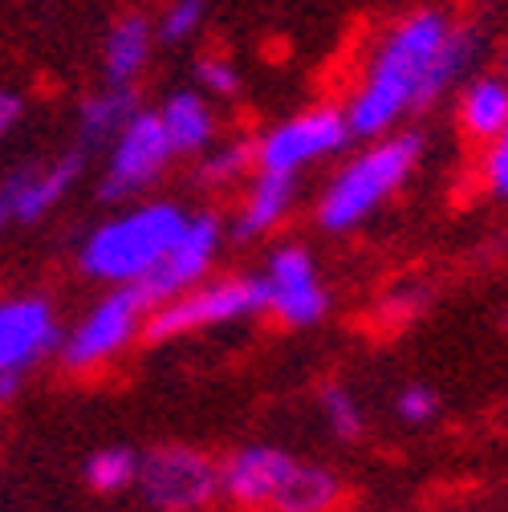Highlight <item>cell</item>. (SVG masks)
<instances>
[{
  "label": "cell",
  "instance_id": "1",
  "mask_svg": "<svg viewBox=\"0 0 508 512\" xmlns=\"http://www.w3.org/2000/svg\"><path fill=\"white\" fill-rule=\"evenodd\" d=\"M476 37L456 29L439 9H419L403 17L366 61L358 78L346 122L354 139H383L407 114L427 110L439 94H448L472 66Z\"/></svg>",
  "mask_w": 508,
  "mask_h": 512
},
{
  "label": "cell",
  "instance_id": "2",
  "mask_svg": "<svg viewBox=\"0 0 508 512\" xmlns=\"http://www.w3.org/2000/svg\"><path fill=\"white\" fill-rule=\"evenodd\" d=\"M187 220L179 204H143L98 224L82 244V273L114 289L147 281L179 244Z\"/></svg>",
  "mask_w": 508,
  "mask_h": 512
},
{
  "label": "cell",
  "instance_id": "3",
  "mask_svg": "<svg viewBox=\"0 0 508 512\" xmlns=\"http://www.w3.org/2000/svg\"><path fill=\"white\" fill-rule=\"evenodd\" d=\"M419 155H423V139L415 131H391L374 139L366 151L346 159L338 175L326 183L322 200H317V224L326 232L362 228L411 179Z\"/></svg>",
  "mask_w": 508,
  "mask_h": 512
},
{
  "label": "cell",
  "instance_id": "4",
  "mask_svg": "<svg viewBox=\"0 0 508 512\" xmlns=\"http://www.w3.org/2000/svg\"><path fill=\"white\" fill-rule=\"evenodd\" d=\"M257 313H265L261 277H220V281H204L196 289L163 301L159 309H151L143 338L147 342H175V338L200 334V330L248 322V317H257Z\"/></svg>",
  "mask_w": 508,
  "mask_h": 512
},
{
  "label": "cell",
  "instance_id": "5",
  "mask_svg": "<svg viewBox=\"0 0 508 512\" xmlns=\"http://www.w3.org/2000/svg\"><path fill=\"white\" fill-rule=\"evenodd\" d=\"M147 317H151V305L135 285L110 289L98 305H90V313L82 317V322L61 338L57 354L70 370L90 374V370L114 362L122 350H131V342L147 326Z\"/></svg>",
  "mask_w": 508,
  "mask_h": 512
},
{
  "label": "cell",
  "instance_id": "6",
  "mask_svg": "<svg viewBox=\"0 0 508 512\" xmlns=\"http://www.w3.org/2000/svg\"><path fill=\"white\" fill-rule=\"evenodd\" d=\"M135 484L155 512H208L220 496V464L196 447H155L139 460Z\"/></svg>",
  "mask_w": 508,
  "mask_h": 512
},
{
  "label": "cell",
  "instance_id": "7",
  "mask_svg": "<svg viewBox=\"0 0 508 512\" xmlns=\"http://www.w3.org/2000/svg\"><path fill=\"white\" fill-rule=\"evenodd\" d=\"M350 139H354V131L346 122V110H334V106L301 110V114L277 122L257 143V167L281 171V175H301L305 167L346 151Z\"/></svg>",
  "mask_w": 508,
  "mask_h": 512
},
{
  "label": "cell",
  "instance_id": "8",
  "mask_svg": "<svg viewBox=\"0 0 508 512\" xmlns=\"http://www.w3.org/2000/svg\"><path fill=\"white\" fill-rule=\"evenodd\" d=\"M171 155L175 151H171V143L163 135L159 114L139 110L114 135V147H110V159H106V171H102V191H98V196L106 204L139 196V191H147L167 171Z\"/></svg>",
  "mask_w": 508,
  "mask_h": 512
},
{
  "label": "cell",
  "instance_id": "9",
  "mask_svg": "<svg viewBox=\"0 0 508 512\" xmlns=\"http://www.w3.org/2000/svg\"><path fill=\"white\" fill-rule=\"evenodd\" d=\"M261 285H265V313H273L281 326L309 330L330 313V293L322 277H317L309 248L301 244H281L269 252Z\"/></svg>",
  "mask_w": 508,
  "mask_h": 512
},
{
  "label": "cell",
  "instance_id": "10",
  "mask_svg": "<svg viewBox=\"0 0 508 512\" xmlns=\"http://www.w3.org/2000/svg\"><path fill=\"white\" fill-rule=\"evenodd\" d=\"M220 240H224V224L212 212L192 216V220H187V228H183V236H179V244L167 252V261L147 281H139L135 289L147 297L151 309H159L163 301L204 285L208 269L216 261V252H220Z\"/></svg>",
  "mask_w": 508,
  "mask_h": 512
},
{
  "label": "cell",
  "instance_id": "11",
  "mask_svg": "<svg viewBox=\"0 0 508 512\" xmlns=\"http://www.w3.org/2000/svg\"><path fill=\"white\" fill-rule=\"evenodd\" d=\"M53 350H61V326L45 297L0 301V378H21Z\"/></svg>",
  "mask_w": 508,
  "mask_h": 512
},
{
  "label": "cell",
  "instance_id": "12",
  "mask_svg": "<svg viewBox=\"0 0 508 512\" xmlns=\"http://www.w3.org/2000/svg\"><path fill=\"white\" fill-rule=\"evenodd\" d=\"M82 175V155H61L53 163L21 167L0 183V228L45 220Z\"/></svg>",
  "mask_w": 508,
  "mask_h": 512
},
{
  "label": "cell",
  "instance_id": "13",
  "mask_svg": "<svg viewBox=\"0 0 508 512\" xmlns=\"http://www.w3.org/2000/svg\"><path fill=\"white\" fill-rule=\"evenodd\" d=\"M301 460L273 443H248L220 464V492L240 508H273Z\"/></svg>",
  "mask_w": 508,
  "mask_h": 512
},
{
  "label": "cell",
  "instance_id": "14",
  "mask_svg": "<svg viewBox=\"0 0 508 512\" xmlns=\"http://www.w3.org/2000/svg\"><path fill=\"white\" fill-rule=\"evenodd\" d=\"M297 200V175H281V171H261L252 175V187L240 204V216L232 220V236L236 240H261L265 232H273Z\"/></svg>",
  "mask_w": 508,
  "mask_h": 512
},
{
  "label": "cell",
  "instance_id": "15",
  "mask_svg": "<svg viewBox=\"0 0 508 512\" xmlns=\"http://www.w3.org/2000/svg\"><path fill=\"white\" fill-rule=\"evenodd\" d=\"M159 122H163V135H167L175 155H204V151H212L216 114H212V106H208V98L200 90H175L163 102Z\"/></svg>",
  "mask_w": 508,
  "mask_h": 512
},
{
  "label": "cell",
  "instance_id": "16",
  "mask_svg": "<svg viewBox=\"0 0 508 512\" xmlns=\"http://www.w3.org/2000/svg\"><path fill=\"white\" fill-rule=\"evenodd\" d=\"M151 45H155V33H151V21L147 17H122L110 37H106V49H102V74H106V86H126L131 90L147 66L151 57Z\"/></svg>",
  "mask_w": 508,
  "mask_h": 512
},
{
  "label": "cell",
  "instance_id": "17",
  "mask_svg": "<svg viewBox=\"0 0 508 512\" xmlns=\"http://www.w3.org/2000/svg\"><path fill=\"white\" fill-rule=\"evenodd\" d=\"M460 126L476 143H492L508 126V82L504 78H472L460 94Z\"/></svg>",
  "mask_w": 508,
  "mask_h": 512
},
{
  "label": "cell",
  "instance_id": "18",
  "mask_svg": "<svg viewBox=\"0 0 508 512\" xmlns=\"http://www.w3.org/2000/svg\"><path fill=\"white\" fill-rule=\"evenodd\" d=\"M338 496H342V484H338V476L330 468L301 460L293 468L289 484L281 488L273 512H330L338 504Z\"/></svg>",
  "mask_w": 508,
  "mask_h": 512
},
{
  "label": "cell",
  "instance_id": "19",
  "mask_svg": "<svg viewBox=\"0 0 508 512\" xmlns=\"http://www.w3.org/2000/svg\"><path fill=\"white\" fill-rule=\"evenodd\" d=\"M139 114V102H135V90H126V86H106L98 94H90L82 102V139L86 143H102V139H114L126 122H131Z\"/></svg>",
  "mask_w": 508,
  "mask_h": 512
},
{
  "label": "cell",
  "instance_id": "20",
  "mask_svg": "<svg viewBox=\"0 0 508 512\" xmlns=\"http://www.w3.org/2000/svg\"><path fill=\"white\" fill-rule=\"evenodd\" d=\"M139 480V456L126 447H102L86 460V484L94 492H122Z\"/></svg>",
  "mask_w": 508,
  "mask_h": 512
},
{
  "label": "cell",
  "instance_id": "21",
  "mask_svg": "<svg viewBox=\"0 0 508 512\" xmlns=\"http://www.w3.org/2000/svg\"><path fill=\"white\" fill-rule=\"evenodd\" d=\"M252 163H257V143L236 139V143H224V147H216V151H204L200 179H204L208 187H228V183H236Z\"/></svg>",
  "mask_w": 508,
  "mask_h": 512
},
{
  "label": "cell",
  "instance_id": "22",
  "mask_svg": "<svg viewBox=\"0 0 508 512\" xmlns=\"http://www.w3.org/2000/svg\"><path fill=\"white\" fill-rule=\"evenodd\" d=\"M322 415H326V427L338 439H358L362 435V407L342 382H330V387L322 391Z\"/></svg>",
  "mask_w": 508,
  "mask_h": 512
},
{
  "label": "cell",
  "instance_id": "23",
  "mask_svg": "<svg viewBox=\"0 0 508 512\" xmlns=\"http://www.w3.org/2000/svg\"><path fill=\"white\" fill-rule=\"evenodd\" d=\"M204 17H208V0H171L167 13H163V25H159V37L179 45L187 37H196Z\"/></svg>",
  "mask_w": 508,
  "mask_h": 512
},
{
  "label": "cell",
  "instance_id": "24",
  "mask_svg": "<svg viewBox=\"0 0 508 512\" xmlns=\"http://www.w3.org/2000/svg\"><path fill=\"white\" fill-rule=\"evenodd\" d=\"M395 415L403 423H411V427H423V423H431L439 415V395L431 387H423V382H411V387H403L395 395Z\"/></svg>",
  "mask_w": 508,
  "mask_h": 512
},
{
  "label": "cell",
  "instance_id": "25",
  "mask_svg": "<svg viewBox=\"0 0 508 512\" xmlns=\"http://www.w3.org/2000/svg\"><path fill=\"white\" fill-rule=\"evenodd\" d=\"M196 82H200V90H208L216 98H232L240 90V74L228 57H204L196 66Z\"/></svg>",
  "mask_w": 508,
  "mask_h": 512
},
{
  "label": "cell",
  "instance_id": "26",
  "mask_svg": "<svg viewBox=\"0 0 508 512\" xmlns=\"http://www.w3.org/2000/svg\"><path fill=\"white\" fill-rule=\"evenodd\" d=\"M484 187L492 191L496 200H508V126L488 143V155H484Z\"/></svg>",
  "mask_w": 508,
  "mask_h": 512
},
{
  "label": "cell",
  "instance_id": "27",
  "mask_svg": "<svg viewBox=\"0 0 508 512\" xmlns=\"http://www.w3.org/2000/svg\"><path fill=\"white\" fill-rule=\"evenodd\" d=\"M423 301H427V293H423L419 285H403V289H395V293L387 297V313H399V322H407V317L419 313Z\"/></svg>",
  "mask_w": 508,
  "mask_h": 512
},
{
  "label": "cell",
  "instance_id": "28",
  "mask_svg": "<svg viewBox=\"0 0 508 512\" xmlns=\"http://www.w3.org/2000/svg\"><path fill=\"white\" fill-rule=\"evenodd\" d=\"M17 122H21V98L9 94V90H0V139H5Z\"/></svg>",
  "mask_w": 508,
  "mask_h": 512
},
{
  "label": "cell",
  "instance_id": "29",
  "mask_svg": "<svg viewBox=\"0 0 508 512\" xmlns=\"http://www.w3.org/2000/svg\"><path fill=\"white\" fill-rule=\"evenodd\" d=\"M17 382H21V378H0V403H9V399L17 395Z\"/></svg>",
  "mask_w": 508,
  "mask_h": 512
},
{
  "label": "cell",
  "instance_id": "30",
  "mask_svg": "<svg viewBox=\"0 0 508 512\" xmlns=\"http://www.w3.org/2000/svg\"><path fill=\"white\" fill-rule=\"evenodd\" d=\"M500 78H504V82H508V57H504V74H500Z\"/></svg>",
  "mask_w": 508,
  "mask_h": 512
}]
</instances>
